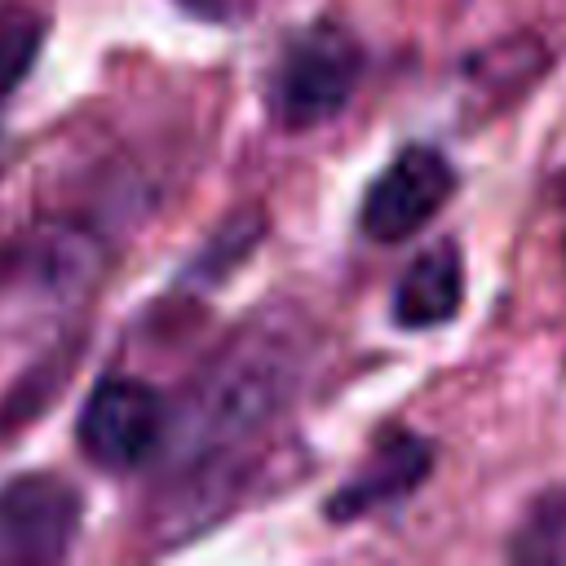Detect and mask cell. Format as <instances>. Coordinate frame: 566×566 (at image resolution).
Here are the masks:
<instances>
[{"label": "cell", "mask_w": 566, "mask_h": 566, "mask_svg": "<svg viewBox=\"0 0 566 566\" xmlns=\"http://www.w3.org/2000/svg\"><path fill=\"white\" fill-rule=\"evenodd\" d=\"M40 44H44V13L18 0H4L0 4V97L22 84Z\"/></svg>", "instance_id": "52a82bcc"}, {"label": "cell", "mask_w": 566, "mask_h": 566, "mask_svg": "<svg viewBox=\"0 0 566 566\" xmlns=\"http://www.w3.org/2000/svg\"><path fill=\"white\" fill-rule=\"evenodd\" d=\"M159 424H164V407L155 389L128 376H111L84 402L80 447L102 469H133L155 451Z\"/></svg>", "instance_id": "277c9868"}, {"label": "cell", "mask_w": 566, "mask_h": 566, "mask_svg": "<svg viewBox=\"0 0 566 566\" xmlns=\"http://www.w3.org/2000/svg\"><path fill=\"white\" fill-rule=\"evenodd\" d=\"M80 526V495L53 473H22L0 486V566L57 562Z\"/></svg>", "instance_id": "7a4b0ae2"}, {"label": "cell", "mask_w": 566, "mask_h": 566, "mask_svg": "<svg viewBox=\"0 0 566 566\" xmlns=\"http://www.w3.org/2000/svg\"><path fill=\"white\" fill-rule=\"evenodd\" d=\"M464 301V261L455 243L424 248L394 287V323L398 327H438Z\"/></svg>", "instance_id": "8992f818"}, {"label": "cell", "mask_w": 566, "mask_h": 566, "mask_svg": "<svg viewBox=\"0 0 566 566\" xmlns=\"http://www.w3.org/2000/svg\"><path fill=\"white\" fill-rule=\"evenodd\" d=\"M363 71V53L349 31L340 27H310L301 31L274 75V111L287 128L323 124L345 106Z\"/></svg>", "instance_id": "6da1fadb"}, {"label": "cell", "mask_w": 566, "mask_h": 566, "mask_svg": "<svg viewBox=\"0 0 566 566\" xmlns=\"http://www.w3.org/2000/svg\"><path fill=\"white\" fill-rule=\"evenodd\" d=\"M429 442L416 438V433H385L371 451V460L327 500V517L336 522H349V517H363L398 495H407L424 473H429Z\"/></svg>", "instance_id": "5b68a950"}, {"label": "cell", "mask_w": 566, "mask_h": 566, "mask_svg": "<svg viewBox=\"0 0 566 566\" xmlns=\"http://www.w3.org/2000/svg\"><path fill=\"white\" fill-rule=\"evenodd\" d=\"M451 186H455L451 164L433 146H411L367 190L363 230L376 243H402L451 199Z\"/></svg>", "instance_id": "3957f363"}]
</instances>
